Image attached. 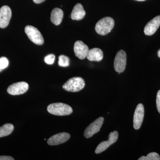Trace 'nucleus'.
Masks as SVG:
<instances>
[{"label":"nucleus","mask_w":160,"mask_h":160,"mask_svg":"<svg viewBox=\"0 0 160 160\" xmlns=\"http://www.w3.org/2000/svg\"><path fill=\"white\" fill-rule=\"evenodd\" d=\"M47 111L50 114L57 116H66L71 114L72 108L67 104L63 103H55L47 107Z\"/></svg>","instance_id":"obj_1"},{"label":"nucleus","mask_w":160,"mask_h":160,"mask_svg":"<svg viewBox=\"0 0 160 160\" xmlns=\"http://www.w3.org/2000/svg\"><path fill=\"white\" fill-rule=\"evenodd\" d=\"M114 26V21L112 18L106 17L99 21L95 26V30L98 34L106 35L109 33Z\"/></svg>","instance_id":"obj_2"},{"label":"nucleus","mask_w":160,"mask_h":160,"mask_svg":"<svg viewBox=\"0 0 160 160\" xmlns=\"http://www.w3.org/2000/svg\"><path fill=\"white\" fill-rule=\"evenodd\" d=\"M85 86V82L82 78L74 77L69 79L63 86V89L66 91L77 92L82 90Z\"/></svg>","instance_id":"obj_3"},{"label":"nucleus","mask_w":160,"mask_h":160,"mask_svg":"<svg viewBox=\"0 0 160 160\" xmlns=\"http://www.w3.org/2000/svg\"><path fill=\"white\" fill-rule=\"evenodd\" d=\"M25 32L31 42L38 45H43L44 40L42 34L36 28L33 26H27L25 29Z\"/></svg>","instance_id":"obj_4"},{"label":"nucleus","mask_w":160,"mask_h":160,"mask_svg":"<svg viewBox=\"0 0 160 160\" xmlns=\"http://www.w3.org/2000/svg\"><path fill=\"white\" fill-rule=\"evenodd\" d=\"M126 52L124 50H121L118 52L115 58L114 67L115 70L119 74L123 72L126 69Z\"/></svg>","instance_id":"obj_5"},{"label":"nucleus","mask_w":160,"mask_h":160,"mask_svg":"<svg viewBox=\"0 0 160 160\" xmlns=\"http://www.w3.org/2000/svg\"><path fill=\"white\" fill-rule=\"evenodd\" d=\"M104 122V118L100 117L90 124L84 132V136L87 138L92 137L100 130Z\"/></svg>","instance_id":"obj_6"},{"label":"nucleus","mask_w":160,"mask_h":160,"mask_svg":"<svg viewBox=\"0 0 160 160\" xmlns=\"http://www.w3.org/2000/svg\"><path fill=\"white\" fill-rule=\"evenodd\" d=\"M29 89V85L26 82L13 83L7 89V92L12 95H19L25 93Z\"/></svg>","instance_id":"obj_7"},{"label":"nucleus","mask_w":160,"mask_h":160,"mask_svg":"<svg viewBox=\"0 0 160 160\" xmlns=\"http://www.w3.org/2000/svg\"><path fill=\"white\" fill-rule=\"evenodd\" d=\"M118 138V133L117 131H115L110 132L109 136V140L104 141L99 144L95 150L97 154L101 153L108 149L109 147L117 142Z\"/></svg>","instance_id":"obj_8"},{"label":"nucleus","mask_w":160,"mask_h":160,"mask_svg":"<svg viewBox=\"0 0 160 160\" xmlns=\"http://www.w3.org/2000/svg\"><path fill=\"white\" fill-rule=\"evenodd\" d=\"M73 49L76 56L81 60L86 58L89 51L88 46L81 41H77L74 43Z\"/></svg>","instance_id":"obj_9"},{"label":"nucleus","mask_w":160,"mask_h":160,"mask_svg":"<svg viewBox=\"0 0 160 160\" xmlns=\"http://www.w3.org/2000/svg\"><path fill=\"white\" fill-rule=\"evenodd\" d=\"M12 12L9 6H4L0 9V28H5L9 25Z\"/></svg>","instance_id":"obj_10"},{"label":"nucleus","mask_w":160,"mask_h":160,"mask_svg":"<svg viewBox=\"0 0 160 160\" xmlns=\"http://www.w3.org/2000/svg\"><path fill=\"white\" fill-rule=\"evenodd\" d=\"M144 112L145 110L142 104H138L135 110L133 116V127L136 130L139 129L142 126L144 118Z\"/></svg>","instance_id":"obj_11"},{"label":"nucleus","mask_w":160,"mask_h":160,"mask_svg":"<svg viewBox=\"0 0 160 160\" xmlns=\"http://www.w3.org/2000/svg\"><path fill=\"white\" fill-rule=\"evenodd\" d=\"M70 135L67 132H61L52 136L47 141L50 146H57L66 142L70 138Z\"/></svg>","instance_id":"obj_12"},{"label":"nucleus","mask_w":160,"mask_h":160,"mask_svg":"<svg viewBox=\"0 0 160 160\" xmlns=\"http://www.w3.org/2000/svg\"><path fill=\"white\" fill-rule=\"evenodd\" d=\"M160 26V16H158L147 23L144 28V33L146 35H152L157 31Z\"/></svg>","instance_id":"obj_13"},{"label":"nucleus","mask_w":160,"mask_h":160,"mask_svg":"<svg viewBox=\"0 0 160 160\" xmlns=\"http://www.w3.org/2000/svg\"><path fill=\"white\" fill-rule=\"evenodd\" d=\"M86 15V12L83 8L82 5L78 3L73 7L71 14V19L73 20L79 21L82 20Z\"/></svg>","instance_id":"obj_14"},{"label":"nucleus","mask_w":160,"mask_h":160,"mask_svg":"<svg viewBox=\"0 0 160 160\" xmlns=\"http://www.w3.org/2000/svg\"><path fill=\"white\" fill-rule=\"evenodd\" d=\"M86 58L91 62H100L103 59V52L99 48H93L89 50Z\"/></svg>","instance_id":"obj_15"},{"label":"nucleus","mask_w":160,"mask_h":160,"mask_svg":"<svg viewBox=\"0 0 160 160\" xmlns=\"http://www.w3.org/2000/svg\"><path fill=\"white\" fill-rule=\"evenodd\" d=\"M64 12L62 9L59 8H54L51 13V21L52 23L56 26H58L62 21Z\"/></svg>","instance_id":"obj_16"},{"label":"nucleus","mask_w":160,"mask_h":160,"mask_svg":"<svg viewBox=\"0 0 160 160\" xmlns=\"http://www.w3.org/2000/svg\"><path fill=\"white\" fill-rule=\"evenodd\" d=\"M14 129V126L11 124H6L0 127V138L7 136L11 134Z\"/></svg>","instance_id":"obj_17"},{"label":"nucleus","mask_w":160,"mask_h":160,"mask_svg":"<svg viewBox=\"0 0 160 160\" xmlns=\"http://www.w3.org/2000/svg\"><path fill=\"white\" fill-rule=\"evenodd\" d=\"M58 65L61 67H67L69 65V59L68 57L61 55L58 58Z\"/></svg>","instance_id":"obj_18"},{"label":"nucleus","mask_w":160,"mask_h":160,"mask_svg":"<svg viewBox=\"0 0 160 160\" xmlns=\"http://www.w3.org/2000/svg\"><path fill=\"white\" fill-rule=\"evenodd\" d=\"M160 157L159 154L155 152H150L147 156H142L138 159V160H160Z\"/></svg>","instance_id":"obj_19"},{"label":"nucleus","mask_w":160,"mask_h":160,"mask_svg":"<svg viewBox=\"0 0 160 160\" xmlns=\"http://www.w3.org/2000/svg\"><path fill=\"white\" fill-rule=\"evenodd\" d=\"M9 62L8 59L6 57L0 58V72L6 69L9 66Z\"/></svg>","instance_id":"obj_20"},{"label":"nucleus","mask_w":160,"mask_h":160,"mask_svg":"<svg viewBox=\"0 0 160 160\" xmlns=\"http://www.w3.org/2000/svg\"><path fill=\"white\" fill-rule=\"evenodd\" d=\"M55 56L54 54H50L46 56L44 59L45 62L48 65H52L54 63Z\"/></svg>","instance_id":"obj_21"},{"label":"nucleus","mask_w":160,"mask_h":160,"mask_svg":"<svg viewBox=\"0 0 160 160\" xmlns=\"http://www.w3.org/2000/svg\"><path fill=\"white\" fill-rule=\"evenodd\" d=\"M156 104L158 111L160 113V90L158 91L157 95Z\"/></svg>","instance_id":"obj_22"},{"label":"nucleus","mask_w":160,"mask_h":160,"mask_svg":"<svg viewBox=\"0 0 160 160\" xmlns=\"http://www.w3.org/2000/svg\"><path fill=\"white\" fill-rule=\"evenodd\" d=\"M14 159L10 156H0V160H14Z\"/></svg>","instance_id":"obj_23"},{"label":"nucleus","mask_w":160,"mask_h":160,"mask_svg":"<svg viewBox=\"0 0 160 160\" xmlns=\"http://www.w3.org/2000/svg\"><path fill=\"white\" fill-rule=\"evenodd\" d=\"M45 0H33V2L36 4H40V3L43 2Z\"/></svg>","instance_id":"obj_24"},{"label":"nucleus","mask_w":160,"mask_h":160,"mask_svg":"<svg viewBox=\"0 0 160 160\" xmlns=\"http://www.w3.org/2000/svg\"><path fill=\"white\" fill-rule=\"evenodd\" d=\"M158 56L159 58H160V49L159 50V51L158 52Z\"/></svg>","instance_id":"obj_25"},{"label":"nucleus","mask_w":160,"mask_h":160,"mask_svg":"<svg viewBox=\"0 0 160 160\" xmlns=\"http://www.w3.org/2000/svg\"><path fill=\"white\" fill-rule=\"evenodd\" d=\"M136 1H145V0H136Z\"/></svg>","instance_id":"obj_26"}]
</instances>
